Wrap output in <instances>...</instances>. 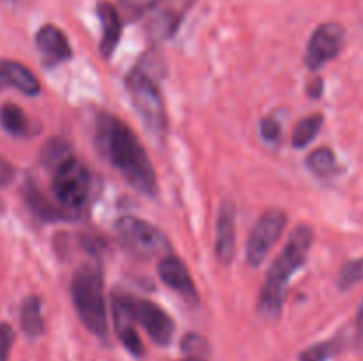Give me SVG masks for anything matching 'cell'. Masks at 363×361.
Instances as JSON below:
<instances>
[{
  "instance_id": "obj_18",
  "label": "cell",
  "mask_w": 363,
  "mask_h": 361,
  "mask_svg": "<svg viewBox=\"0 0 363 361\" xmlns=\"http://www.w3.org/2000/svg\"><path fill=\"white\" fill-rule=\"evenodd\" d=\"M23 198L27 202L28 207L43 219H57V218H64L66 212H62L60 209L53 207L45 197H43L41 191L34 186V184H27L23 188Z\"/></svg>"
},
{
  "instance_id": "obj_21",
  "label": "cell",
  "mask_w": 363,
  "mask_h": 361,
  "mask_svg": "<svg viewBox=\"0 0 363 361\" xmlns=\"http://www.w3.org/2000/svg\"><path fill=\"white\" fill-rule=\"evenodd\" d=\"M0 126L14 137H21L27 131V117H25L23 110L13 103H6L0 108Z\"/></svg>"
},
{
  "instance_id": "obj_11",
  "label": "cell",
  "mask_w": 363,
  "mask_h": 361,
  "mask_svg": "<svg viewBox=\"0 0 363 361\" xmlns=\"http://www.w3.org/2000/svg\"><path fill=\"white\" fill-rule=\"evenodd\" d=\"M35 45L48 66H57L71 57V46L64 32L55 25H45L35 34Z\"/></svg>"
},
{
  "instance_id": "obj_13",
  "label": "cell",
  "mask_w": 363,
  "mask_h": 361,
  "mask_svg": "<svg viewBox=\"0 0 363 361\" xmlns=\"http://www.w3.org/2000/svg\"><path fill=\"white\" fill-rule=\"evenodd\" d=\"M236 209L233 202H223L216 222V257L222 264H229L236 244Z\"/></svg>"
},
{
  "instance_id": "obj_3",
  "label": "cell",
  "mask_w": 363,
  "mask_h": 361,
  "mask_svg": "<svg viewBox=\"0 0 363 361\" xmlns=\"http://www.w3.org/2000/svg\"><path fill=\"white\" fill-rule=\"evenodd\" d=\"M74 308L85 328L96 336H105L108 329L103 276L94 265H82L71 282Z\"/></svg>"
},
{
  "instance_id": "obj_25",
  "label": "cell",
  "mask_w": 363,
  "mask_h": 361,
  "mask_svg": "<svg viewBox=\"0 0 363 361\" xmlns=\"http://www.w3.org/2000/svg\"><path fill=\"white\" fill-rule=\"evenodd\" d=\"M337 350H339V342H337V340L318 343V345L305 350L300 356V361H328Z\"/></svg>"
},
{
  "instance_id": "obj_23",
  "label": "cell",
  "mask_w": 363,
  "mask_h": 361,
  "mask_svg": "<svg viewBox=\"0 0 363 361\" xmlns=\"http://www.w3.org/2000/svg\"><path fill=\"white\" fill-rule=\"evenodd\" d=\"M360 282H363V258H358V260H351L347 262V264H344V268L340 269L339 273V278H337L339 289L347 290Z\"/></svg>"
},
{
  "instance_id": "obj_30",
  "label": "cell",
  "mask_w": 363,
  "mask_h": 361,
  "mask_svg": "<svg viewBox=\"0 0 363 361\" xmlns=\"http://www.w3.org/2000/svg\"><path fill=\"white\" fill-rule=\"evenodd\" d=\"M308 94L312 96V98H319V96H321V92H323V80L321 78H315L314 81H312L311 85H308Z\"/></svg>"
},
{
  "instance_id": "obj_16",
  "label": "cell",
  "mask_w": 363,
  "mask_h": 361,
  "mask_svg": "<svg viewBox=\"0 0 363 361\" xmlns=\"http://www.w3.org/2000/svg\"><path fill=\"white\" fill-rule=\"evenodd\" d=\"M20 321L21 329L27 333L28 336H39L45 331V321H43V311H41V299L38 296H28L25 297L21 303L20 311Z\"/></svg>"
},
{
  "instance_id": "obj_32",
  "label": "cell",
  "mask_w": 363,
  "mask_h": 361,
  "mask_svg": "<svg viewBox=\"0 0 363 361\" xmlns=\"http://www.w3.org/2000/svg\"><path fill=\"white\" fill-rule=\"evenodd\" d=\"M181 361H206V360H202V357H199V356H190V357H186V360H181Z\"/></svg>"
},
{
  "instance_id": "obj_1",
  "label": "cell",
  "mask_w": 363,
  "mask_h": 361,
  "mask_svg": "<svg viewBox=\"0 0 363 361\" xmlns=\"http://www.w3.org/2000/svg\"><path fill=\"white\" fill-rule=\"evenodd\" d=\"M96 137L103 154L119 170L128 184L147 197H156L158 180L155 168L133 131L116 117L99 115Z\"/></svg>"
},
{
  "instance_id": "obj_22",
  "label": "cell",
  "mask_w": 363,
  "mask_h": 361,
  "mask_svg": "<svg viewBox=\"0 0 363 361\" xmlns=\"http://www.w3.org/2000/svg\"><path fill=\"white\" fill-rule=\"evenodd\" d=\"M113 319H116V329H117V336L123 342V345L130 350L133 356H142L144 354V345H142V340L138 336V333L135 331L133 324L128 321L126 317L119 314H113Z\"/></svg>"
},
{
  "instance_id": "obj_5",
  "label": "cell",
  "mask_w": 363,
  "mask_h": 361,
  "mask_svg": "<svg viewBox=\"0 0 363 361\" xmlns=\"http://www.w3.org/2000/svg\"><path fill=\"white\" fill-rule=\"evenodd\" d=\"M113 314H119L130 322L140 324L151 336L152 342H156L158 345H167L172 340V317L152 301L130 296V294H121L113 301Z\"/></svg>"
},
{
  "instance_id": "obj_7",
  "label": "cell",
  "mask_w": 363,
  "mask_h": 361,
  "mask_svg": "<svg viewBox=\"0 0 363 361\" xmlns=\"http://www.w3.org/2000/svg\"><path fill=\"white\" fill-rule=\"evenodd\" d=\"M121 243L140 257H152L169 248L167 236L151 223L135 216H124L116 223Z\"/></svg>"
},
{
  "instance_id": "obj_20",
  "label": "cell",
  "mask_w": 363,
  "mask_h": 361,
  "mask_svg": "<svg viewBox=\"0 0 363 361\" xmlns=\"http://www.w3.org/2000/svg\"><path fill=\"white\" fill-rule=\"evenodd\" d=\"M323 127V115L314 113V115H308L305 119H301L296 124L293 131V145L296 149H303L318 137V133Z\"/></svg>"
},
{
  "instance_id": "obj_15",
  "label": "cell",
  "mask_w": 363,
  "mask_h": 361,
  "mask_svg": "<svg viewBox=\"0 0 363 361\" xmlns=\"http://www.w3.org/2000/svg\"><path fill=\"white\" fill-rule=\"evenodd\" d=\"M98 16H99V21H101V28H103V38H101V45H99V50H101L103 57H110L121 39L123 18H121L119 11L108 2L98 4Z\"/></svg>"
},
{
  "instance_id": "obj_24",
  "label": "cell",
  "mask_w": 363,
  "mask_h": 361,
  "mask_svg": "<svg viewBox=\"0 0 363 361\" xmlns=\"http://www.w3.org/2000/svg\"><path fill=\"white\" fill-rule=\"evenodd\" d=\"M152 0H119V14L124 20L135 21L145 16Z\"/></svg>"
},
{
  "instance_id": "obj_10",
  "label": "cell",
  "mask_w": 363,
  "mask_h": 361,
  "mask_svg": "<svg viewBox=\"0 0 363 361\" xmlns=\"http://www.w3.org/2000/svg\"><path fill=\"white\" fill-rule=\"evenodd\" d=\"M344 35H346V30L342 28V25L333 23V21L319 25L312 34L307 53H305V64L308 69L315 71L335 59L342 50Z\"/></svg>"
},
{
  "instance_id": "obj_29",
  "label": "cell",
  "mask_w": 363,
  "mask_h": 361,
  "mask_svg": "<svg viewBox=\"0 0 363 361\" xmlns=\"http://www.w3.org/2000/svg\"><path fill=\"white\" fill-rule=\"evenodd\" d=\"M14 179V168L11 163L0 158V186H7Z\"/></svg>"
},
{
  "instance_id": "obj_9",
  "label": "cell",
  "mask_w": 363,
  "mask_h": 361,
  "mask_svg": "<svg viewBox=\"0 0 363 361\" xmlns=\"http://www.w3.org/2000/svg\"><path fill=\"white\" fill-rule=\"evenodd\" d=\"M195 0H152L145 14V32L152 41L172 38Z\"/></svg>"
},
{
  "instance_id": "obj_28",
  "label": "cell",
  "mask_w": 363,
  "mask_h": 361,
  "mask_svg": "<svg viewBox=\"0 0 363 361\" xmlns=\"http://www.w3.org/2000/svg\"><path fill=\"white\" fill-rule=\"evenodd\" d=\"M183 349L186 350V353L197 356V353H204L206 350V342L201 338V336L188 335L186 338L183 340Z\"/></svg>"
},
{
  "instance_id": "obj_19",
  "label": "cell",
  "mask_w": 363,
  "mask_h": 361,
  "mask_svg": "<svg viewBox=\"0 0 363 361\" xmlns=\"http://www.w3.org/2000/svg\"><path fill=\"white\" fill-rule=\"evenodd\" d=\"M69 158H73V154H71V145L67 144L66 140H62V138H50V140L43 145L41 161L46 168L55 170L57 166L62 165V163L67 161Z\"/></svg>"
},
{
  "instance_id": "obj_8",
  "label": "cell",
  "mask_w": 363,
  "mask_h": 361,
  "mask_svg": "<svg viewBox=\"0 0 363 361\" xmlns=\"http://www.w3.org/2000/svg\"><path fill=\"white\" fill-rule=\"evenodd\" d=\"M287 225V214L280 209H269L257 219L247 243L248 264L257 268L262 264Z\"/></svg>"
},
{
  "instance_id": "obj_6",
  "label": "cell",
  "mask_w": 363,
  "mask_h": 361,
  "mask_svg": "<svg viewBox=\"0 0 363 361\" xmlns=\"http://www.w3.org/2000/svg\"><path fill=\"white\" fill-rule=\"evenodd\" d=\"M53 195L67 211H78L87 200L91 190V173L77 158H69L53 170Z\"/></svg>"
},
{
  "instance_id": "obj_2",
  "label": "cell",
  "mask_w": 363,
  "mask_h": 361,
  "mask_svg": "<svg viewBox=\"0 0 363 361\" xmlns=\"http://www.w3.org/2000/svg\"><path fill=\"white\" fill-rule=\"evenodd\" d=\"M312 239H314V232L307 225H300L291 234L282 253L275 258V262L269 268L264 287L261 290L259 310H261L262 315H266V317H279L291 276L307 260L308 250L312 246Z\"/></svg>"
},
{
  "instance_id": "obj_14",
  "label": "cell",
  "mask_w": 363,
  "mask_h": 361,
  "mask_svg": "<svg viewBox=\"0 0 363 361\" xmlns=\"http://www.w3.org/2000/svg\"><path fill=\"white\" fill-rule=\"evenodd\" d=\"M13 87L27 96H35L41 91L38 78L27 66L14 60L0 59V88Z\"/></svg>"
},
{
  "instance_id": "obj_27",
  "label": "cell",
  "mask_w": 363,
  "mask_h": 361,
  "mask_svg": "<svg viewBox=\"0 0 363 361\" xmlns=\"http://www.w3.org/2000/svg\"><path fill=\"white\" fill-rule=\"evenodd\" d=\"M280 133H282V127H280V124L277 122L273 117H268V119H264L261 122V134L264 140H269V142L279 140Z\"/></svg>"
},
{
  "instance_id": "obj_31",
  "label": "cell",
  "mask_w": 363,
  "mask_h": 361,
  "mask_svg": "<svg viewBox=\"0 0 363 361\" xmlns=\"http://www.w3.org/2000/svg\"><path fill=\"white\" fill-rule=\"evenodd\" d=\"M357 328H358V336L363 340V301H362V306L358 310L357 315Z\"/></svg>"
},
{
  "instance_id": "obj_12",
  "label": "cell",
  "mask_w": 363,
  "mask_h": 361,
  "mask_svg": "<svg viewBox=\"0 0 363 361\" xmlns=\"http://www.w3.org/2000/svg\"><path fill=\"white\" fill-rule=\"evenodd\" d=\"M158 275L163 280V283L179 292L181 296L186 299L195 301L197 299V290H195L194 280H191L190 273H188L186 265L181 258L174 257V255H167L162 258L158 265Z\"/></svg>"
},
{
  "instance_id": "obj_4",
  "label": "cell",
  "mask_w": 363,
  "mask_h": 361,
  "mask_svg": "<svg viewBox=\"0 0 363 361\" xmlns=\"http://www.w3.org/2000/svg\"><path fill=\"white\" fill-rule=\"evenodd\" d=\"M126 88L142 122L156 140H165L167 112L156 81L142 67H135L126 76Z\"/></svg>"
},
{
  "instance_id": "obj_26",
  "label": "cell",
  "mask_w": 363,
  "mask_h": 361,
  "mask_svg": "<svg viewBox=\"0 0 363 361\" xmlns=\"http://www.w3.org/2000/svg\"><path fill=\"white\" fill-rule=\"evenodd\" d=\"M14 342V331L9 324H0V361H7Z\"/></svg>"
},
{
  "instance_id": "obj_17",
  "label": "cell",
  "mask_w": 363,
  "mask_h": 361,
  "mask_svg": "<svg viewBox=\"0 0 363 361\" xmlns=\"http://www.w3.org/2000/svg\"><path fill=\"white\" fill-rule=\"evenodd\" d=\"M307 166L318 177H332L340 170L339 161L330 147H319L311 152L307 158Z\"/></svg>"
}]
</instances>
